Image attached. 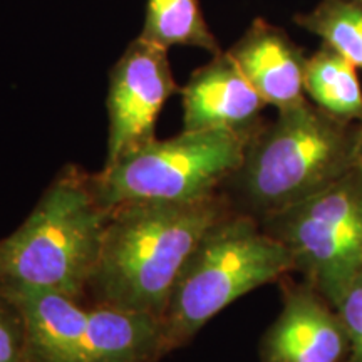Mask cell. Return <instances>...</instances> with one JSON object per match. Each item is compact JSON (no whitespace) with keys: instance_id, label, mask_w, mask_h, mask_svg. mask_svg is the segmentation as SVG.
<instances>
[{"instance_id":"1","label":"cell","mask_w":362,"mask_h":362,"mask_svg":"<svg viewBox=\"0 0 362 362\" xmlns=\"http://www.w3.org/2000/svg\"><path fill=\"white\" fill-rule=\"evenodd\" d=\"M232 210L221 193L194 202H133L111 208L86 297L90 304L161 319L194 248Z\"/></svg>"},{"instance_id":"2","label":"cell","mask_w":362,"mask_h":362,"mask_svg":"<svg viewBox=\"0 0 362 362\" xmlns=\"http://www.w3.org/2000/svg\"><path fill=\"white\" fill-rule=\"evenodd\" d=\"M361 123H347L309 99L277 110L248 139L242 165L226 183L233 208L264 221L300 203L359 165Z\"/></svg>"},{"instance_id":"3","label":"cell","mask_w":362,"mask_h":362,"mask_svg":"<svg viewBox=\"0 0 362 362\" xmlns=\"http://www.w3.org/2000/svg\"><path fill=\"white\" fill-rule=\"evenodd\" d=\"M110 214L93 175L66 166L22 225L0 238V291H52L83 302Z\"/></svg>"},{"instance_id":"4","label":"cell","mask_w":362,"mask_h":362,"mask_svg":"<svg viewBox=\"0 0 362 362\" xmlns=\"http://www.w3.org/2000/svg\"><path fill=\"white\" fill-rule=\"evenodd\" d=\"M296 272L288 248L253 216L232 210L208 230L161 317L166 352L188 344L235 300Z\"/></svg>"},{"instance_id":"5","label":"cell","mask_w":362,"mask_h":362,"mask_svg":"<svg viewBox=\"0 0 362 362\" xmlns=\"http://www.w3.org/2000/svg\"><path fill=\"white\" fill-rule=\"evenodd\" d=\"M250 136L223 129L187 131L153 139L93 175L99 202L115 208L133 202H194L237 173Z\"/></svg>"},{"instance_id":"6","label":"cell","mask_w":362,"mask_h":362,"mask_svg":"<svg viewBox=\"0 0 362 362\" xmlns=\"http://www.w3.org/2000/svg\"><path fill=\"white\" fill-rule=\"evenodd\" d=\"M260 223L288 248L296 272L330 300L362 267L361 165Z\"/></svg>"},{"instance_id":"7","label":"cell","mask_w":362,"mask_h":362,"mask_svg":"<svg viewBox=\"0 0 362 362\" xmlns=\"http://www.w3.org/2000/svg\"><path fill=\"white\" fill-rule=\"evenodd\" d=\"M176 90L168 51L141 37L134 39L110 76V134L104 166L115 165L156 138L158 117Z\"/></svg>"},{"instance_id":"8","label":"cell","mask_w":362,"mask_h":362,"mask_svg":"<svg viewBox=\"0 0 362 362\" xmlns=\"http://www.w3.org/2000/svg\"><path fill=\"white\" fill-rule=\"evenodd\" d=\"M346 354L349 342L334 305L307 282L287 288L262 339V362H341Z\"/></svg>"},{"instance_id":"9","label":"cell","mask_w":362,"mask_h":362,"mask_svg":"<svg viewBox=\"0 0 362 362\" xmlns=\"http://www.w3.org/2000/svg\"><path fill=\"white\" fill-rule=\"evenodd\" d=\"M183 129H223L252 136L267 106L228 52L215 54L181 89Z\"/></svg>"},{"instance_id":"10","label":"cell","mask_w":362,"mask_h":362,"mask_svg":"<svg viewBox=\"0 0 362 362\" xmlns=\"http://www.w3.org/2000/svg\"><path fill=\"white\" fill-rule=\"evenodd\" d=\"M267 106L277 110L304 101L307 59L293 40L277 25L253 21L230 51Z\"/></svg>"},{"instance_id":"11","label":"cell","mask_w":362,"mask_h":362,"mask_svg":"<svg viewBox=\"0 0 362 362\" xmlns=\"http://www.w3.org/2000/svg\"><path fill=\"white\" fill-rule=\"evenodd\" d=\"M6 293L24 315L29 362H79L88 305L52 291L24 288Z\"/></svg>"},{"instance_id":"12","label":"cell","mask_w":362,"mask_h":362,"mask_svg":"<svg viewBox=\"0 0 362 362\" xmlns=\"http://www.w3.org/2000/svg\"><path fill=\"white\" fill-rule=\"evenodd\" d=\"M165 356L160 317L115 305H88L79 362H158Z\"/></svg>"},{"instance_id":"13","label":"cell","mask_w":362,"mask_h":362,"mask_svg":"<svg viewBox=\"0 0 362 362\" xmlns=\"http://www.w3.org/2000/svg\"><path fill=\"white\" fill-rule=\"evenodd\" d=\"M305 96L337 119L362 123V86L357 67L324 42L307 59Z\"/></svg>"},{"instance_id":"14","label":"cell","mask_w":362,"mask_h":362,"mask_svg":"<svg viewBox=\"0 0 362 362\" xmlns=\"http://www.w3.org/2000/svg\"><path fill=\"white\" fill-rule=\"evenodd\" d=\"M139 37L166 51L175 45H189L214 56L221 52L203 19L198 0H148Z\"/></svg>"},{"instance_id":"15","label":"cell","mask_w":362,"mask_h":362,"mask_svg":"<svg viewBox=\"0 0 362 362\" xmlns=\"http://www.w3.org/2000/svg\"><path fill=\"white\" fill-rule=\"evenodd\" d=\"M293 21L362 69L361 0H320L315 8L297 13Z\"/></svg>"},{"instance_id":"16","label":"cell","mask_w":362,"mask_h":362,"mask_svg":"<svg viewBox=\"0 0 362 362\" xmlns=\"http://www.w3.org/2000/svg\"><path fill=\"white\" fill-rule=\"evenodd\" d=\"M349 342V362H362V267L330 297Z\"/></svg>"},{"instance_id":"17","label":"cell","mask_w":362,"mask_h":362,"mask_svg":"<svg viewBox=\"0 0 362 362\" xmlns=\"http://www.w3.org/2000/svg\"><path fill=\"white\" fill-rule=\"evenodd\" d=\"M0 362H29L24 315L17 302L0 291Z\"/></svg>"},{"instance_id":"18","label":"cell","mask_w":362,"mask_h":362,"mask_svg":"<svg viewBox=\"0 0 362 362\" xmlns=\"http://www.w3.org/2000/svg\"><path fill=\"white\" fill-rule=\"evenodd\" d=\"M359 165L362 168V123H361V133H359Z\"/></svg>"},{"instance_id":"19","label":"cell","mask_w":362,"mask_h":362,"mask_svg":"<svg viewBox=\"0 0 362 362\" xmlns=\"http://www.w3.org/2000/svg\"><path fill=\"white\" fill-rule=\"evenodd\" d=\"M361 2H362V0H361Z\"/></svg>"}]
</instances>
